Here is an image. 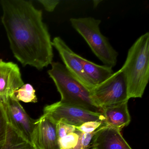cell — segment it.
Instances as JSON below:
<instances>
[{
    "label": "cell",
    "instance_id": "cell-1",
    "mask_svg": "<svg viewBox=\"0 0 149 149\" xmlns=\"http://www.w3.org/2000/svg\"><path fill=\"white\" fill-rule=\"evenodd\" d=\"M1 21L15 58L25 67L38 70L53 62L50 34L43 22L41 10L24 0H3Z\"/></svg>",
    "mask_w": 149,
    "mask_h": 149
},
{
    "label": "cell",
    "instance_id": "cell-2",
    "mask_svg": "<svg viewBox=\"0 0 149 149\" xmlns=\"http://www.w3.org/2000/svg\"><path fill=\"white\" fill-rule=\"evenodd\" d=\"M121 71L127 85L129 99L141 98L149 80V33L141 35L128 50Z\"/></svg>",
    "mask_w": 149,
    "mask_h": 149
},
{
    "label": "cell",
    "instance_id": "cell-3",
    "mask_svg": "<svg viewBox=\"0 0 149 149\" xmlns=\"http://www.w3.org/2000/svg\"><path fill=\"white\" fill-rule=\"evenodd\" d=\"M48 71L61 95V102L93 112L102 113V110L93 103L90 92L77 81L60 62H52Z\"/></svg>",
    "mask_w": 149,
    "mask_h": 149
},
{
    "label": "cell",
    "instance_id": "cell-4",
    "mask_svg": "<svg viewBox=\"0 0 149 149\" xmlns=\"http://www.w3.org/2000/svg\"><path fill=\"white\" fill-rule=\"evenodd\" d=\"M74 29L84 39L95 55L106 66L113 68L117 62L118 53L101 33V20L93 17L71 18Z\"/></svg>",
    "mask_w": 149,
    "mask_h": 149
},
{
    "label": "cell",
    "instance_id": "cell-5",
    "mask_svg": "<svg viewBox=\"0 0 149 149\" xmlns=\"http://www.w3.org/2000/svg\"><path fill=\"white\" fill-rule=\"evenodd\" d=\"M90 92L93 103L102 110L129 100L125 78L120 69Z\"/></svg>",
    "mask_w": 149,
    "mask_h": 149
},
{
    "label": "cell",
    "instance_id": "cell-6",
    "mask_svg": "<svg viewBox=\"0 0 149 149\" xmlns=\"http://www.w3.org/2000/svg\"><path fill=\"white\" fill-rule=\"evenodd\" d=\"M43 114L56 123L62 122L75 127H79L90 121H104L102 113L66 104L61 101L45 106Z\"/></svg>",
    "mask_w": 149,
    "mask_h": 149
},
{
    "label": "cell",
    "instance_id": "cell-7",
    "mask_svg": "<svg viewBox=\"0 0 149 149\" xmlns=\"http://www.w3.org/2000/svg\"><path fill=\"white\" fill-rule=\"evenodd\" d=\"M8 123L25 139L32 143L35 120L27 113L19 102L9 97L4 103Z\"/></svg>",
    "mask_w": 149,
    "mask_h": 149
},
{
    "label": "cell",
    "instance_id": "cell-8",
    "mask_svg": "<svg viewBox=\"0 0 149 149\" xmlns=\"http://www.w3.org/2000/svg\"><path fill=\"white\" fill-rule=\"evenodd\" d=\"M56 125L57 123L44 114L35 120L32 144L36 149H61Z\"/></svg>",
    "mask_w": 149,
    "mask_h": 149
},
{
    "label": "cell",
    "instance_id": "cell-9",
    "mask_svg": "<svg viewBox=\"0 0 149 149\" xmlns=\"http://www.w3.org/2000/svg\"><path fill=\"white\" fill-rule=\"evenodd\" d=\"M52 45L58 51L63 65L69 72L90 91L93 89L95 86L85 74L79 55L75 53L59 36L54 38Z\"/></svg>",
    "mask_w": 149,
    "mask_h": 149
},
{
    "label": "cell",
    "instance_id": "cell-10",
    "mask_svg": "<svg viewBox=\"0 0 149 149\" xmlns=\"http://www.w3.org/2000/svg\"><path fill=\"white\" fill-rule=\"evenodd\" d=\"M24 84L18 65L0 60V100L5 103Z\"/></svg>",
    "mask_w": 149,
    "mask_h": 149
},
{
    "label": "cell",
    "instance_id": "cell-11",
    "mask_svg": "<svg viewBox=\"0 0 149 149\" xmlns=\"http://www.w3.org/2000/svg\"><path fill=\"white\" fill-rule=\"evenodd\" d=\"M91 148L95 149H132L123 137L121 131L105 125L95 135Z\"/></svg>",
    "mask_w": 149,
    "mask_h": 149
},
{
    "label": "cell",
    "instance_id": "cell-12",
    "mask_svg": "<svg viewBox=\"0 0 149 149\" xmlns=\"http://www.w3.org/2000/svg\"><path fill=\"white\" fill-rule=\"evenodd\" d=\"M128 102L102 109V113L107 125L120 131L129 125L131 116L128 109Z\"/></svg>",
    "mask_w": 149,
    "mask_h": 149
},
{
    "label": "cell",
    "instance_id": "cell-13",
    "mask_svg": "<svg viewBox=\"0 0 149 149\" xmlns=\"http://www.w3.org/2000/svg\"><path fill=\"white\" fill-rule=\"evenodd\" d=\"M79 59L85 74L95 87L106 81L114 73L109 66L95 64L80 55Z\"/></svg>",
    "mask_w": 149,
    "mask_h": 149
},
{
    "label": "cell",
    "instance_id": "cell-14",
    "mask_svg": "<svg viewBox=\"0 0 149 149\" xmlns=\"http://www.w3.org/2000/svg\"><path fill=\"white\" fill-rule=\"evenodd\" d=\"M1 149H36L8 123L6 137Z\"/></svg>",
    "mask_w": 149,
    "mask_h": 149
},
{
    "label": "cell",
    "instance_id": "cell-15",
    "mask_svg": "<svg viewBox=\"0 0 149 149\" xmlns=\"http://www.w3.org/2000/svg\"><path fill=\"white\" fill-rule=\"evenodd\" d=\"M17 101L25 103H36L38 101L35 90L29 84H24L17 90L13 97Z\"/></svg>",
    "mask_w": 149,
    "mask_h": 149
},
{
    "label": "cell",
    "instance_id": "cell-16",
    "mask_svg": "<svg viewBox=\"0 0 149 149\" xmlns=\"http://www.w3.org/2000/svg\"><path fill=\"white\" fill-rule=\"evenodd\" d=\"M81 132L77 129L74 132L70 133L59 139L61 149H74L77 145Z\"/></svg>",
    "mask_w": 149,
    "mask_h": 149
},
{
    "label": "cell",
    "instance_id": "cell-17",
    "mask_svg": "<svg viewBox=\"0 0 149 149\" xmlns=\"http://www.w3.org/2000/svg\"><path fill=\"white\" fill-rule=\"evenodd\" d=\"M8 120L4 102L0 100V146L5 143L6 137Z\"/></svg>",
    "mask_w": 149,
    "mask_h": 149
},
{
    "label": "cell",
    "instance_id": "cell-18",
    "mask_svg": "<svg viewBox=\"0 0 149 149\" xmlns=\"http://www.w3.org/2000/svg\"><path fill=\"white\" fill-rule=\"evenodd\" d=\"M104 125H103L98 130L92 133H84L81 132L78 143L74 149H90L91 148V143L93 137L100 129Z\"/></svg>",
    "mask_w": 149,
    "mask_h": 149
},
{
    "label": "cell",
    "instance_id": "cell-19",
    "mask_svg": "<svg viewBox=\"0 0 149 149\" xmlns=\"http://www.w3.org/2000/svg\"><path fill=\"white\" fill-rule=\"evenodd\" d=\"M107 125L104 121H90L76 127L78 130L84 133H90L98 130L103 125Z\"/></svg>",
    "mask_w": 149,
    "mask_h": 149
},
{
    "label": "cell",
    "instance_id": "cell-20",
    "mask_svg": "<svg viewBox=\"0 0 149 149\" xmlns=\"http://www.w3.org/2000/svg\"><path fill=\"white\" fill-rule=\"evenodd\" d=\"M56 130L58 139H60L68 134L75 131L77 128L75 126L62 122H59L57 123Z\"/></svg>",
    "mask_w": 149,
    "mask_h": 149
},
{
    "label": "cell",
    "instance_id": "cell-21",
    "mask_svg": "<svg viewBox=\"0 0 149 149\" xmlns=\"http://www.w3.org/2000/svg\"><path fill=\"white\" fill-rule=\"evenodd\" d=\"M38 1L43 6L46 11L50 13L54 11L60 2V1H57V0H54V1L40 0Z\"/></svg>",
    "mask_w": 149,
    "mask_h": 149
},
{
    "label": "cell",
    "instance_id": "cell-22",
    "mask_svg": "<svg viewBox=\"0 0 149 149\" xmlns=\"http://www.w3.org/2000/svg\"><path fill=\"white\" fill-rule=\"evenodd\" d=\"M102 1H99V0H95V1H93V6L94 8H96L99 5V3L102 2Z\"/></svg>",
    "mask_w": 149,
    "mask_h": 149
},
{
    "label": "cell",
    "instance_id": "cell-23",
    "mask_svg": "<svg viewBox=\"0 0 149 149\" xmlns=\"http://www.w3.org/2000/svg\"><path fill=\"white\" fill-rule=\"evenodd\" d=\"M2 146H0V149H1V147H2Z\"/></svg>",
    "mask_w": 149,
    "mask_h": 149
},
{
    "label": "cell",
    "instance_id": "cell-24",
    "mask_svg": "<svg viewBox=\"0 0 149 149\" xmlns=\"http://www.w3.org/2000/svg\"><path fill=\"white\" fill-rule=\"evenodd\" d=\"M90 149H95V148H90Z\"/></svg>",
    "mask_w": 149,
    "mask_h": 149
}]
</instances>
